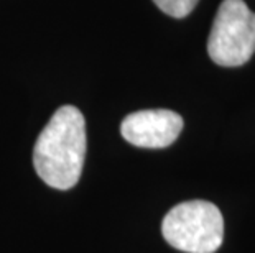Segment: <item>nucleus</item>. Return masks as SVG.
<instances>
[{
  "mask_svg": "<svg viewBox=\"0 0 255 253\" xmlns=\"http://www.w3.org/2000/svg\"><path fill=\"white\" fill-rule=\"evenodd\" d=\"M161 234L173 249L184 253H214L224 240V219L209 201L181 202L168 211Z\"/></svg>",
  "mask_w": 255,
  "mask_h": 253,
  "instance_id": "2",
  "label": "nucleus"
},
{
  "mask_svg": "<svg viewBox=\"0 0 255 253\" xmlns=\"http://www.w3.org/2000/svg\"><path fill=\"white\" fill-rule=\"evenodd\" d=\"M183 118L166 109L138 110L122 120L121 133L130 145L138 148H166L180 137Z\"/></svg>",
  "mask_w": 255,
  "mask_h": 253,
  "instance_id": "4",
  "label": "nucleus"
},
{
  "mask_svg": "<svg viewBox=\"0 0 255 253\" xmlns=\"http://www.w3.org/2000/svg\"><path fill=\"white\" fill-rule=\"evenodd\" d=\"M208 53L224 68L251 61L255 53V13L244 0H222L209 33Z\"/></svg>",
  "mask_w": 255,
  "mask_h": 253,
  "instance_id": "3",
  "label": "nucleus"
},
{
  "mask_svg": "<svg viewBox=\"0 0 255 253\" xmlns=\"http://www.w3.org/2000/svg\"><path fill=\"white\" fill-rule=\"evenodd\" d=\"M199 0H153L161 12L173 18H184L196 8Z\"/></svg>",
  "mask_w": 255,
  "mask_h": 253,
  "instance_id": "5",
  "label": "nucleus"
},
{
  "mask_svg": "<svg viewBox=\"0 0 255 253\" xmlns=\"http://www.w3.org/2000/svg\"><path fill=\"white\" fill-rule=\"evenodd\" d=\"M86 158V120L74 105H63L43 128L33 150L36 174L50 187L78 184Z\"/></svg>",
  "mask_w": 255,
  "mask_h": 253,
  "instance_id": "1",
  "label": "nucleus"
}]
</instances>
